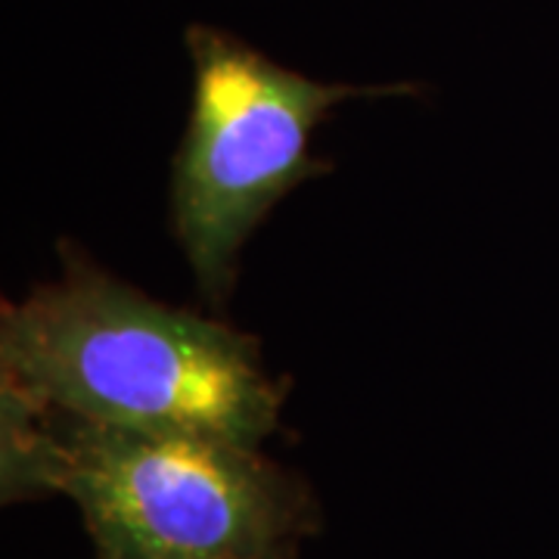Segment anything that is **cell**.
Returning a JSON list of instances; mask_svg holds the SVG:
<instances>
[{
  "mask_svg": "<svg viewBox=\"0 0 559 559\" xmlns=\"http://www.w3.org/2000/svg\"><path fill=\"white\" fill-rule=\"evenodd\" d=\"M60 255V280L3 301V399L249 448L277 429L286 382L264 370L249 333L150 299L72 242Z\"/></svg>",
  "mask_w": 559,
  "mask_h": 559,
  "instance_id": "1",
  "label": "cell"
},
{
  "mask_svg": "<svg viewBox=\"0 0 559 559\" xmlns=\"http://www.w3.org/2000/svg\"><path fill=\"white\" fill-rule=\"evenodd\" d=\"M7 495L75 500L100 559H280L318 507L293 473L237 441L103 426L3 399Z\"/></svg>",
  "mask_w": 559,
  "mask_h": 559,
  "instance_id": "2",
  "label": "cell"
},
{
  "mask_svg": "<svg viewBox=\"0 0 559 559\" xmlns=\"http://www.w3.org/2000/svg\"><path fill=\"white\" fill-rule=\"evenodd\" d=\"M193 60L190 119L171 165V227L202 299L221 305L237 259L267 212L296 183L333 165L311 138L345 100L407 94L411 84H323L283 69L212 25L187 28Z\"/></svg>",
  "mask_w": 559,
  "mask_h": 559,
  "instance_id": "3",
  "label": "cell"
},
{
  "mask_svg": "<svg viewBox=\"0 0 559 559\" xmlns=\"http://www.w3.org/2000/svg\"><path fill=\"white\" fill-rule=\"evenodd\" d=\"M280 559H293V557H280Z\"/></svg>",
  "mask_w": 559,
  "mask_h": 559,
  "instance_id": "4",
  "label": "cell"
}]
</instances>
